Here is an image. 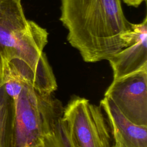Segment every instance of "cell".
<instances>
[{
	"label": "cell",
	"mask_w": 147,
	"mask_h": 147,
	"mask_svg": "<svg viewBox=\"0 0 147 147\" xmlns=\"http://www.w3.org/2000/svg\"><path fill=\"white\" fill-rule=\"evenodd\" d=\"M99 105L106 115L113 138L118 140L122 147H147L146 125L131 122L106 96Z\"/></svg>",
	"instance_id": "obj_7"
},
{
	"label": "cell",
	"mask_w": 147,
	"mask_h": 147,
	"mask_svg": "<svg viewBox=\"0 0 147 147\" xmlns=\"http://www.w3.org/2000/svg\"><path fill=\"white\" fill-rule=\"evenodd\" d=\"M113 80L137 72L147 70V18L132 24L130 44L109 60Z\"/></svg>",
	"instance_id": "obj_6"
},
{
	"label": "cell",
	"mask_w": 147,
	"mask_h": 147,
	"mask_svg": "<svg viewBox=\"0 0 147 147\" xmlns=\"http://www.w3.org/2000/svg\"><path fill=\"white\" fill-rule=\"evenodd\" d=\"M6 95L3 88H0V147H7L6 128L8 118V109Z\"/></svg>",
	"instance_id": "obj_9"
},
{
	"label": "cell",
	"mask_w": 147,
	"mask_h": 147,
	"mask_svg": "<svg viewBox=\"0 0 147 147\" xmlns=\"http://www.w3.org/2000/svg\"><path fill=\"white\" fill-rule=\"evenodd\" d=\"M122 1L127 5L133 6V7H138L141 5V3L142 2L146 1V0H122Z\"/></svg>",
	"instance_id": "obj_10"
},
{
	"label": "cell",
	"mask_w": 147,
	"mask_h": 147,
	"mask_svg": "<svg viewBox=\"0 0 147 147\" xmlns=\"http://www.w3.org/2000/svg\"><path fill=\"white\" fill-rule=\"evenodd\" d=\"M56 130V129H55ZM37 147H75L69 131L66 127L59 128L52 134L45 137Z\"/></svg>",
	"instance_id": "obj_8"
},
{
	"label": "cell",
	"mask_w": 147,
	"mask_h": 147,
	"mask_svg": "<svg viewBox=\"0 0 147 147\" xmlns=\"http://www.w3.org/2000/svg\"><path fill=\"white\" fill-rule=\"evenodd\" d=\"M69 44L87 63L109 60L130 44L131 23L121 0H60Z\"/></svg>",
	"instance_id": "obj_1"
},
{
	"label": "cell",
	"mask_w": 147,
	"mask_h": 147,
	"mask_svg": "<svg viewBox=\"0 0 147 147\" xmlns=\"http://www.w3.org/2000/svg\"><path fill=\"white\" fill-rule=\"evenodd\" d=\"M105 96L131 122L147 126V70L113 80Z\"/></svg>",
	"instance_id": "obj_5"
},
{
	"label": "cell",
	"mask_w": 147,
	"mask_h": 147,
	"mask_svg": "<svg viewBox=\"0 0 147 147\" xmlns=\"http://www.w3.org/2000/svg\"><path fill=\"white\" fill-rule=\"evenodd\" d=\"M0 60H1V56H0ZM3 87V86H2L1 84V82H0V87Z\"/></svg>",
	"instance_id": "obj_12"
},
{
	"label": "cell",
	"mask_w": 147,
	"mask_h": 147,
	"mask_svg": "<svg viewBox=\"0 0 147 147\" xmlns=\"http://www.w3.org/2000/svg\"><path fill=\"white\" fill-rule=\"evenodd\" d=\"M26 147H29V146H26Z\"/></svg>",
	"instance_id": "obj_13"
},
{
	"label": "cell",
	"mask_w": 147,
	"mask_h": 147,
	"mask_svg": "<svg viewBox=\"0 0 147 147\" xmlns=\"http://www.w3.org/2000/svg\"><path fill=\"white\" fill-rule=\"evenodd\" d=\"M12 147H37L53 133L63 114L64 107L52 94L26 83L13 100Z\"/></svg>",
	"instance_id": "obj_3"
},
{
	"label": "cell",
	"mask_w": 147,
	"mask_h": 147,
	"mask_svg": "<svg viewBox=\"0 0 147 147\" xmlns=\"http://www.w3.org/2000/svg\"><path fill=\"white\" fill-rule=\"evenodd\" d=\"M114 143L112 145L111 147H122L121 143L119 142V141L118 140H117L115 138H114Z\"/></svg>",
	"instance_id": "obj_11"
},
{
	"label": "cell",
	"mask_w": 147,
	"mask_h": 147,
	"mask_svg": "<svg viewBox=\"0 0 147 147\" xmlns=\"http://www.w3.org/2000/svg\"><path fill=\"white\" fill-rule=\"evenodd\" d=\"M48 33L26 19L21 0H0V56L17 59L47 79L56 81L43 49Z\"/></svg>",
	"instance_id": "obj_2"
},
{
	"label": "cell",
	"mask_w": 147,
	"mask_h": 147,
	"mask_svg": "<svg viewBox=\"0 0 147 147\" xmlns=\"http://www.w3.org/2000/svg\"><path fill=\"white\" fill-rule=\"evenodd\" d=\"M65 122L75 147H111L110 130L100 105L75 96L64 107Z\"/></svg>",
	"instance_id": "obj_4"
}]
</instances>
